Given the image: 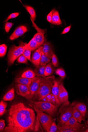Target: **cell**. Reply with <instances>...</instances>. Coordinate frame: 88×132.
<instances>
[{
  "instance_id": "cell-34",
  "label": "cell",
  "mask_w": 88,
  "mask_h": 132,
  "mask_svg": "<svg viewBox=\"0 0 88 132\" xmlns=\"http://www.w3.org/2000/svg\"><path fill=\"white\" fill-rule=\"evenodd\" d=\"M52 63L55 67H59V63L58 58L57 55L53 54L52 55Z\"/></svg>"
},
{
  "instance_id": "cell-32",
  "label": "cell",
  "mask_w": 88,
  "mask_h": 132,
  "mask_svg": "<svg viewBox=\"0 0 88 132\" xmlns=\"http://www.w3.org/2000/svg\"><path fill=\"white\" fill-rule=\"evenodd\" d=\"M7 46L5 44L0 46V56L1 57H4L6 54L7 50Z\"/></svg>"
},
{
  "instance_id": "cell-2",
  "label": "cell",
  "mask_w": 88,
  "mask_h": 132,
  "mask_svg": "<svg viewBox=\"0 0 88 132\" xmlns=\"http://www.w3.org/2000/svg\"><path fill=\"white\" fill-rule=\"evenodd\" d=\"M55 79L54 75L42 77L38 89L32 96L30 101H40L47 95L52 93V89Z\"/></svg>"
},
{
  "instance_id": "cell-28",
  "label": "cell",
  "mask_w": 88,
  "mask_h": 132,
  "mask_svg": "<svg viewBox=\"0 0 88 132\" xmlns=\"http://www.w3.org/2000/svg\"><path fill=\"white\" fill-rule=\"evenodd\" d=\"M25 7L30 14L31 20L34 21L36 18V14L34 9L32 7L28 5H25Z\"/></svg>"
},
{
  "instance_id": "cell-23",
  "label": "cell",
  "mask_w": 88,
  "mask_h": 132,
  "mask_svg": "<svg viewBox=\"0 0 88 132\" xmlns=\"http://www.w3.org/2000/svg\"><path fill=\"white\" fill-rule=\"evenodd\" d=\"M52 23L53 24L56 25H60L62 24L58 12L57 11H55L53 13L52 19Z\"/></svg>"
},
{
  "instance_id": "cell-31",
  "label": "cell",
  "mask_w": 88,
  "mask_h": 132,
  "mask_svg": "<svg viewBox=\"0 0 88 132\" xmlns=\"http://www.w3.org/2000/svg\"><path fill=\"white\" fill-rule=\"evenodd\" d=\"M23 51L22 55L29 61L31 62V51L28 48L23 46Z\"/></svg>"
},
{
  "instance_id": "cell-27",
  "label": "cell",
  "mask_w": 88,
  "mask_h": 132,
  "mask_svg": "<svg viewBox=\"0 0 88 132\" xmlns=\"http://www.w3.org/2000/svg\"><path fill=\"white\" fill-rule=\"evenodd\" d=\"M51 62V59L46 56L43 51L41 59L40 66H45Z\"/></svg>"
},
{
  "instance_id": "cell-19",
  "label": "cell",
  "mask_w": 88,
  "mask_h": 132,
  "mask_svg": "<svg viewBox=\"0 0 88 132\" xmlns=\"http://www.w3.org/2000/svg\"><path fill=\"white\" fill-rule=\"evenodd\" d=\"M24 46L28 48L31 51L37 50L40 47L33 38L28 44L24 45Z\"/></svg>"
},
{
  "instance_id": "cell-42",
  "label": "cell",
  "mask_w": 88,
  "mask_h": 132,
  "mask_svg": "<svg viewBox=\"0 0 88 132\" xmlns=\"http://www.w3.org/2000/svg\"><path fill=\"white\" fill-rule=\"evenodd\" d=\"M85 132H88V128H87L86 129Z\"/></svg>"
},
{
  "instance_id": "cell-35",
  "label": "cell",
  "mask_w": 88,
  "mask_h": 132,
  "mask_svg": "<svg viewBox=\"0 0 88 132\" xmlns=\"http://www.w3.org/2000/svg\"><path fill=\"white\" fill-rule=\"evenodd\" d=\"M17 61L18 62L28 64V60L23 55H21L18 58Z\"/></svg>"
},
{
  "instance_id": "cell-26",
  "label": "cell",
  "mask_w": 88,
  "mask_h": 132,
  "mask_svg": "<svg viewBox=\"0 0 88 132\" xmlns=\"http://www.w3.org/2000/svg\"><path fill=\"white\" fill-rule=\"evenodd\" d=\"M36 75L35 73L31 70H28L24 72L21 75V77L29 79L34 78Z\"/></svg>"
},
{
  "instance_id": "cell-3",
  "label": "cell",
  "mask_w": 88,
  "mask_h": 132,
  "mask_svg": "<svg viewBox=\"0 0 88 132\" xmlns=\"http://www.w3.org/2000/svg\"><path fill=\"white\" fill-rule=\"evenodd\" d=\"M29 105L35 107L38 110L45 113L47 114L54 117L58 111V107L51 103L42 101H30Z\"/></svg>"
},
{
  "instance_id": "cell-18",
  "label": "cell",
  "mask_w": 88,
  "mask_h": 132,
  "mask_svg": "<svg viewBox=\"0 0 88 132\" xmlns=\"http://www.w3.org/2000/svg\"><path fill=\"white\" fill-rule=\"evenodd\" d=\"M44 34L43 33L37 32L35 35L33 37L39 47L42 46L45 43Z\"/></svg>"
},
{
  "instance_id": "cell-13",
  "label": "cell",
  "mask_w": 88,
  "mask_h": 132,
  "mask_svg": "<svg viewBox=\"0 0 88 132\" xmlns=\"http://www.w3.org/2000/svg\"><path fill=\"white\" fill-rule=\"evenodd\" d=\"M43 45V51L44 54L50 59H51L52 55L54 54L52 45L48 42H45Z\"/></svg>"
},
{
  "instance_id": "cell-38",
  "label": "cell",
  "mask_w": 88,
  "mask_h": 132,
  "mask_svg": "<svg viewBox=\"0 0 88 132\" xmlns=\"http://www.w3.org/2000/svg\"><path fill=\"white\" fill-rule=\"evenodd\" d=\"M13 24L12 22H7L5 24V28L6 32L8 33L11 28L13 26Z\"/></svg>"
},
{
  "instance_id": "cell-12",
  "label": "cell",
  "mask_w": 88,
  "mask_h": 132,
  "mask_svg": "<svg viewBox=\"0 0 88 132\" xmlns=\"http://www.w3.org/2000/svg\"><path fill=\"white\" fill-rule=\"evenodd\" d=\"M28 31L27 27L24 26H22L17 28L14 32L11 35L10 39L11 40L15 39L26 33Z\"/></svg>"
},
{
  "instance_id": "cell-17",
  "label": "cell",
  "mask_w": 88,
  "mask_h": 132,
  "mask_svg": "<svg viewBox=\"0 0 88 132\" xmlns=\"http://www.w3.org/2000/svg\"><path fill=\"white\" fill-rule=\"evenodd\" d=\"M55 68L52 62H50L45 66L44 75L45 77L51 76L54 73Z\"/></svg>"
},
{
  "instance_id": "cell-5",
  "label": "cell",
  "mask_w": 88,
  "mask_h": 132,
  "mask_svg": "<svg viewBox=\"0 0 88 132\" xmlns=\"http://www.w3.org/2000/svg\"><path fill=\"white\" fill-rule=\"evenodd\" d=\"M31 107L36 112L44 131L49 132L50 127L54 121V119L51 116L38 110L35 107Z\"/></svg>"
},
{
  "instance_id": "cell-29",
  "label": "cell",
  "mask_w": 88,
  "mask_h": 132,
  "mask_svg": "<svg viewBox=\"0 0 88 132\" xmlns=\"http://www.w3.org/2000/svg\"><path fill=\"white\" fill-rule=\"evenodd\" d=\"M7 103L2 101L0 103V116H3L6 112V109L7 106Z\"/></svg>"
},
{
  "instance_id": "cell-33",
  "label": "cell",
  "mask_w": 88,
  "mask_h": 132,
  "mask_svg": "<svg viewBox=\"0 0 88 132\" xmlns=\"http://www.w3.org/2000/svg\"><path fill=\"white\" fill-rule=\"evenodd\" d=\"M41 125L38 118L37 116L35 132H44L43 129Z\"/></svg>"
},
{
  "instance_id": "cell-43",
  "label": "cell",
  "mask_w": 88,
  "mask_h": 132,
  "mask_svg": "<svg viewBox=\"0 0 88 132\" xmlns=\"http://www.w3.org/2000/svg\"><path fill=\"white\" fill-rule=\"evenodd\" d=\"M86 123H87V126H88V118L87 119V122H86Z\"/></svg>"
},
{
  "instance_id": "cell-37",
  "label": "cell",
  "mask_w": 88,
  "mask_h": 132,
  "mask_svg": "<svg viewBox=\"0 0 88 132\" xmlns=\"http://www.w3.org/2000/svg\"><path fill=\"white\" fill-rule=\"evenodd\" d=\"M55 11V9H53L50 12V13L47 15V20L50 23H52L53 15V13Z\"/></svg>"
},
{
  "instance_id": "cell-41",
  "label": "cell",
  "mask_w": 88,
  "mask_h": 132,
  "mask_svg": "<svg viewBox=\"0 0 88 132\" xmlns=\"http://www.w3.org/2000/svg\"><path fill=\"white\" fill-rule=\"evenodd\" d=\"M71 25L69 26L68 27L65 28L64 30L61 33V34H66L69 32L71 28Z\"/></svg>"
},
{
  "instance_id": "cell-6",
  "label": "cell",
  "mask_w": 88,
  "mask_h": 132,
  "mask_svg": "<svg viewBox=\"0 0 88 132\" xmlns=\"http://www.w3.org/2000/svg\"><path fill=\"white\" fill-rule=\"evenodd\" d=\"M23 46V45L19 46L14 45L10 48L7 55L9 66L13 65L15 60L22 54L24 50Z\"/></svg>"
},
{
  "instance_id": "cell-1",
  "label": "cell",
  "mask_w": 88,
  "mask_h": 132,
  "mask_svg": "<svg viewBox=\"0 0 88 132\" xmlns=\"http://www.w3.org/2000/svg\"><path fill=\"white\" fill-rule=\"evenodd\" d=\"M36 117L34 111L19 103L12 105L5 132H35Z\"/></svg>"
},
{
  "instance_id": "cell-20",
  "label": "cell",
  "mask_w": 88,
  "mask_h": 132,
  "mask_svg": "<svg viewBox=\"0 0 88 132\" xmlns=\"http://www.w3.org/2000/svg\"><path fill=\"white\" fill-rule=\"evenodd\" d=\"M33 79H29L21 77L15 78V81L16 83L21 84L29 87L31 84Z\"/></svg>"
},
{
  "instance_id": "cell-25",
  "label": "cell",
  "mask_w": 88,
  "mask_h": 132,
  "mask_svg": "<svg viewBox=\"0 0 88 132\" xmlns=\"http://www.w3.org/2000/svg\"><path fill=\"white\" fill-rule=\"evenodd\" d=\"M45 66H40L35 68L34 69L35 73L37 77L45 78L44 75Z\"/></svg>"
},
{
  "instance_id": "cell-9",
  "label": "cell",
  "mask_w": 88,
  "mask_h": 132,
  "mask_svg": "<svg viewBox=\"0 0 88 132\" xmlns=\"http://www.w3.org/2000/svg\"><path fill=\"white\" fill-rule=\"evenodd\" d=\"M59 132H85L87 126L85 125L81 127L73 128L65 124L59 125L58 124Z\"/></svg>"
},
{
  "instance_id": "cell-21",
  "label": "cell",
  "mask_w": 88,
  "mask_h": 132,
  "mask_svg": "<svg viewBox=\"0 0 88 132\" xmlns=\"http://www.w3.org/2000/svg\"><path fill=\"white\" fill-rule=\"evenodd\" d=\"M15 97V90L14 88H12L4 95L3 98L4 101H11Z\"/></svg>"
},
{
  "instance_id": "cell-22",
  "label": "cell",
  "mask_w": 88,
  "mask_h": 132,
  "mask_svg": "<svg viewBox=\"0 0 88 132\" xmlns=\"http://www.w3.org/2000/svg\"><path fill=\"white\" fill-rule=\"evenodd\" d=\"M73 117L76 118L78 122L81 123L82 121H85V119L78 110L75 107L73 106Z\"/></svg>"
},
{
  "instance_id": "cell-36",
  "label": "cell",
  "mask_w": 88,
  "mask_h": 132,
  "mask_svg": "<svg viewBox=\"0 0 88 132\" xmlns=\"http://www.w3.org/2000/svg\"><path fill=\"white\" fill-rule=\"evenodd\" d=\"M59 132L58 126L56 124L55 122L54 121L51 126L49 129V132Z\"/></svg>"
},
{
  "instance_id": "cell-15",
  "label": "cell",
  "mask_w": 88,
  "mask_h": 132,
  "mask_svg": "<svg viewBox=\"0 0 88 132\" xmlns=\"http://www.w3.org/2000/svg\"><path fill=\"white\" fill-rule=\"evenodd\" d=\"M65 124L74 128L82 127L85 125L80 123L76 118L73 116Z\"/></svg>"
},
{
  "instance_id": "cell-8",
  "label": "cell",
  "mask_w": 88,
  "mask_h": 132,
  "mask_svg": "<svg viewBox=\"0 0 88 132\" xmlns=\"http://www.w3.org/2000/svg\"><path fill=\"white\" fill-rule=\"evenodd\" d=\"M42 77H37L33 79L32 82L29 87L30 94L24 97L28 100H30L32 96L38 89L41 82Z\"/></svg>"
},
{
  "instance_id": "cell-40",
  "label": "cell",
  "mask_w": 88,
  "mask_h": 132,
  "mask_svg": "<svg viewBox=\"0 0 88 132\" xmlns=\"http://www.w3.org/2000/svg\"><path fill=\"white\" fill-rule=\"evenodd\" d=\"M5 121L4 120L2 119H1L0 121V131L1 132L3 131L4 129L5 125Z\"/></svg>"
},
{
  "instance_id": "cell-39",
  "label": "cell",
  "mask_w": 88,
  "mask_h": 132,
  "mask_svg": "<svg viewBox=\"0 0 88 132\" xmlns=\"http://www.w3.org/2000/svg\"><path fill=\"white\" fill-rule=\"evenodd\" d=\"M19 14V13H16L11 14L4 21L5 22H7L10 19L15 18L17 17Z\"/></svg>"
},
{
  "instance_id": "cell-30",
  "label": "cell",
  "mask_w": 88,
  "mask_h": 132,
  "mask_svg": "<svg viewBox=\"0 0 88 132\" xmlns=\"http://www.w3.org/2000/svg\"><path fill=\"white\" fill-rule=\"evenodd\" d=\"M56 74L59 75L62 79H64L66 77L65 72L62 68H58L55 71Z\"/></svg>"
},
{
  "instance_id": "cell-7",
  "label": "cell",
  "mask_w": 88,
  "mask_h": 132,
  "mask_svg": "<svg viewBox=\"0 0 88 132\" xmlns=\"http://www.w3.org/2000/svg\"><path fill=\"white\" fill-rule=\"evenodd\" d=\"M62 80H57L58 83L59 88L58 98L62 104L69 101L68 93L64 87Z\"/></svg>"
},
{
  "instance_id": "cell-24",
  "label": "cell",
  "mask_w": 88,
  "mask_h": 132,
  "mask_svg": "<svg viewBox=\"0 0 88 132\" xmlns=\"http://www.w3.org/2000/svg\"><path fill=\"white\" fill-rule=\"evenodd\" d=\"M40 101L51 103L57 105L55 98L52 93L47 95Z\"/></svg>"
},
{
  "instance_id": "cell-16",
  "label": "cell",
  "mask_w": 88,
  "mask_h": 132,
  "mask_svg": "<svg viewBox=\"0 0 88 132\" xmlns=\"http://www.w3.org/2000/svg\"><path fill=\"white\" fill-rule=\"evenodd\" d=\"M72 104L73 106L75 107L78 110L82 115L84 117L86 111V105L82 103L73 102Z\"/></svg>"
},
{
  "instance_id": "cell-4",
  "label": "cell",
  "mask_w": 88,
  "mask_h": 132,
  "mask_svg": "<svg viewBox=\"0 0 88 132\" xmlns=\"http://www.w3.org/2000/svg\"><path fill=\"white\" fill-rule=\"evenodd\" d=\"M73 108L69 101L62 104L59 110L60 116L57 118L58 124H65L73 116Z\"/></svg>"
},
{
  "instance_id": "cell-10",
  "label": "cell",
  "mask_w": 88,
  "mask_h": 132,
  "mask_svg": "<svg viewBox=\"0 0 88 132\" xmlns=\"http://www.w3.org/2000/svg\"><path fill=\"white\" fill-rule=\"evenodd\" d=\"M43 46H41L35 51L31 59V62L35 67L40 66L41 57L43 52Z\"/></svg>"
},
{
  "instance_id": "cell-14",
  "label": "cell",
  "mask_w": 88,
  "mask_h": 132,
  "mask_svg": "<svg viewBox=\"0 0 88 132\" xmlns=\"http://www.w3.org/2000/svg\"><path fill=\"white\" fill-rule=\"evenodd\" d=\"M59 90L58 83L57 80L55 79L54 81V84L52 89V92L55 98L57 105L58 107H59L62 105L58 98Z\"/></svg>"
},
{
  "instance_id": "cell-11",
  "label": "cell",
  "mask_w": 88,
  "mask_h": 132,
  "mask_svg": "<svg viewBox=\"0 0 88 132\" xmlns=\"http://www.w3.org/2000/svg\"><path fill=\"white\" fill-rule=\"evenodd\" d=\"M15 86L17 93L18 95L25 97L30 94L29 87L26 85L16 83Z\"/></svg>"
}]
</instances>
